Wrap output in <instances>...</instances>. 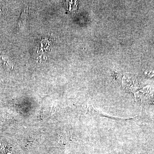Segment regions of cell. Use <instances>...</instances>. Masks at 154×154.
I'll use <instances>...</instances> for the list:
<instances>
[{
  "instance_id": "obj_1",
  "label": "cell",
  "mask_w": 154,
  "mask_h": 154,
  "mask_svg": "<svg viewBox=\"0 0 154 154\" xmlns=\"http://www.w3.org/2000/svg\"><path fill=\"white\" fill-rule=\"evenodd\" d=\"M0 62L4 66L7 67H13L14 65L10 60V59L5 56H1L0 57Z\"/></svg>"
},
{
  "instance_id": "obj_2",
  "label": "cell",
  "mask_w": 154,
  "mask_h": 154,
  "mask_svg": "<svg viewBox=\"0 0 154 154\" xmlns=\"http://www.w3.org/2000/svg\"><path fill=\"white\" fill-rule=\"evenodd\" d=\"M28 14V9L25 8L24 11L23 13H22V15H21V20H22V22H23L24 20H25V19L27 17Z\"/></svg>"
},
{
  "instance_id": "obj_3",
  "label": "cell",
  "mask_w": 154,
  "mask_h": 154,
  "mask_svg": "<svg viewBox=\"0 0 154 154\" xmlns=\"http://www.w3.org/2000/svg\"><path fill=\"white\" fill-rule=\"evenodd\" d=\"M55 108L54 106H53L52 107V108H51V113H54V111H55Z\"/></svg>"
}]
</instances>
